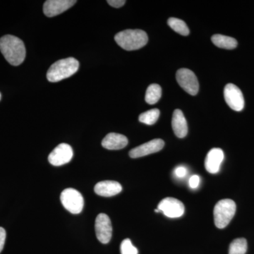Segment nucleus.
<instances>
[{"instance_id":"39448f33","label":"nucleus","mask_w":254,"mask_h":254,"mask_svg":"<svg viewBox=\"0 0 254 254\" xmlns=\"http://www.w3.org/2000/svg\"><path fill=\"white\" fill-rule=\"evenodd\" d=\"M62 204L72 214H78L83 210L84 199L78 190L72 188L66 189L60 195Z\"/></svg>"},{"instance_id":"2eb2a0df","label":"nucleus","mask_w":254,"mask_h":254,"mask_svg":"<svg viewBox=\"0 0 254 254\" xmlns=\"http://www.w3.org/2000/svg\"><path fill=\"white\" fill-rule=\"evenodd\" d=\"M128 144V139L123 134L110 133L103 138L102 145L108 150H120Z\"/></svg>"},{"instance_id":"6e6552de","label":"nucleus","mask_w":254,"mask_h":254,"mask_svg":"<svg viewBox=\"0 0 254 254\" xmlns=\"http://www.w3.org/2000/svg\"><path fill=\"white\" fill-rule=\"evenodd\" d=\"M225 102L231 109L240 112L245 108V98L240 88L235 84L228 83L224 89Z\"/></svg>"},{"instance_id":"9d476101","label":"nucleus","mask_w":254,"mask_h":254,"mask_svg":"<svg viewBox=\"0 0 254 254\" xmlns=\"http://www.w3.org/2000/svg\"><path fill=\"white\" fill-rule=\"evenodd\" d=\"M158 209L165 216L170 218H180L185 213V205L183 203L177 198L171 197L162 200L158 204Z\"/></svg>"},{"instance_id":"6ab92c4d","label":"nucleus","mask_w":254,"mask_h":254,"mask_svg":"<svg viewBox=\"0 0 254 254\" xmlns=\"http://www.w3.org/2000/svg\"><path fill=\"white\" fill-rule=\"evenodd\" d=\"M168 23L170 27L182 36H187L190 34V29L185 21L177 18H170Z\"/></svg>"},{"instance_id":"4468645a","label":"nucleus","mask_w":254,"mask_h":254,"mask_svg":"<svg viewBox=\"0 0 254 254\" xmlns=\"http://www.w3.org/2000/svg\"><path fill=\"white\" fill-rule=\"evenodd\" d=\"M122 190L123 187L119 182L110 180L98 182L94 188L95 193L104 197L113 196L120 193Z\"/></svg>"},{"instance_id":"a878e982","label":"nucleus","mask_w":254,"mask_h":254,"mask_svg":"<svg viewBox=\"0 0 254 254\" xmlns=\"http://www.w3.org/2000/svg\"><path fill=\"white\" fill-rule=\"evenodd\" d=\"M175 173L176 176L179 177V178H183V177L186 176L187 170V169L184 168V167H178V168L175 170Z\"/></svg>"},{"instance_id":"bb28decb","label":"nucleus","mask_w":254,"mask_h":254,"mask_svg":"<svg viewBox=\"0 0 254 254\" xmlns=\"http://www.w3.org/2000/svg\"><path fill=\"white\" fill-rule=\"evenodd\" d=\"M1 93H0V100H1Z\"/></svg>"},{"instance_id":"f03ea898","label":"nucleus","mask_w":254,"mask_h":254,"mask_svg":"<svg viewBox=\"0 0 254 254\" xmlns=\"http://www.w3.org/2000/svg\"><path fill=\"white\" fill-rule=\"evenodd\" d=\"M118 46L123 49L132 51L143 48L148 41V35L142 30H125L115 36Z\"/></svg>"},{"instance_id":"ddd939ff","label":"nucleus","mask_w":254,"mask_h":254,"mask_svg":"<svg viewBox=\"0 0 254 254\" xmlns=\"http://www.w3.org/2000/svg\"><path fill=\"white\" fill-rule=\"evenodd\" d=\"M224 160V153L220 148H213L208 152L205 160V168L210 174L220 171V165Z\"/></svg>"},{"instance_id":"dca6fc26","label":"nucleus","mask_w":254,"mask_h":254,"mask_svg":"<svg viewBox=\"0 0 254 254\" xmlns=\"http://www.w3.org/2000/svg\"><path fill=\"white\" fill-rule=\"evenodd\" d=\"M172 126L175 135L178 138H185L187 136L188 133V126L186 118L182 110L177 109L174 111Z\"/></svg>"},{"instance_id":"7ed1b4c3","label":"nucleus","mask_w":254,"mask_h":254,"mask_svg":"<svg viewBox=\"0 0 254 254\" xmlns=\"http://www.w3.org/2000/svg\"><path fill=\"white\" fill-rule=\"evenodd\" d=\"M79 63L73 58H66L56 62L50 66L47 72V78L50 82H59L70 77L78 71Z\"/></svg>"},{"instance_id":"393cba45","label":"nucleus","mask_w":254,"mask_h":254,"mask_svg":"<svg viewBox=\"0 0 254 254\" xmlns=\"http://www.w3.org/2000/svg\"><path fill=\"white\" fill-rule=\"evenodd\" d=\"M200 179L198 175H193L190 180V188L195 189L199 185Z\"/></svg>"},{"instance_id":"f3484780","label":"nucleus","mask_w":254,"mask_h":254,"mask_svg":"<svg viewBox=\"0 0 254 254\" xmlns=\"http://www.w3.org/2000/svg\"><path fill=\"white\" fill-rule=\"evenodd\" d=\"M211 41L215 46L222 49L232 50L237 48L238 43L232 37L216 34L212 36Z\"/></svg>"},{"instance_id":"1a4fd4ad","label":"nucleus","mask_w":254,"mask_h":254,"mask_svg":"<svg viewBox=\"0 0 254 254\" xmlns=\"http://www.w3.org/2000/svg\"><path fill=\"white\" fill-rule=\"evenodd\" d=\"M72 148L66 143H60L48 156L49 163L53 166H62L69 163L73 158Z\"/></svg>"},{"instance_id":"4be33fe9","label":"nucleus","mask_w":254,"mask_h":254,"mask_svg":"<svg viewBox=\"0 0 254 254\" xmlns=\"http://www.w3.org/2000/svg\"><path fill=\"white\" fill-rule=\"evenodd\" d=\"M122 254H138V250L132 245L129 239L123 240L120 247Z\"/></svg>"},{"instance_id":"0eeeda50","label":"nucleus","mask_w":254,"mask_h":254,"mask_svg":"<svg viewBox=\"0 0 254 254\" xmlns=\"http://www.w3.org/2000/svg\"><path fill=\"white\" fill-rule=\"evenodd\" d=\"M95 233L98 240L102 244L109 243L113 235L111 220L108 215L100 213L97 216L95 222Z\"/></svg>"},{"instance_id":"aec40b11","label":"nucleus","mask_w":254,"mask_h":254,"mask_svg":"<svg viewBox=\"0 0 254 254\" xmlns=\"http://www.w3.org/2000/svg\"><path fill=\"white\" fill-rule=\"evenodd\" d=\"M247 241L245 238L233 240L229 247V254H245L247 251Z\"/></svg>"},{"instance_id":"9b49d317","label":"nucleus","mask_w":254,"mask_h":254,"mask_svg":"<svg viewBox=\"0 0 254 254\" xmlns=\"http://www.w3.org/2000/svg\"><path fill=\"white\" fill-rule=\"evenodd\" d=\"M164 145H165V142L163 140L155 138L130 150L129 156L131 158H141L145 155L160 151L163 149Z\"/></svg>"},{"instance_id":"5701e85b","label":"nucleus","mask_w":254,"mask_h":254,"mask_svg":"<svg viewBox=\"0 0 254 254\" xmlns=\"http://www.w3.org/2000/svg\"><path fill=\"white\" fill-rule=\"evenodd\" d=\"M5 240H6V231L4 228L0 227V253L4 249Z\"/></svg>"},{"instance_id":"423d86ee","label":"nucleus","mask_w":254,"mask_h":254,"mask_svg":"<svg viewBox=\"0 0 254 254\" xmlns=\"http://www.w3.org/2000/svg\"><path fill=\"white\" fill-rule=\"evenodd\" d=\"M179 85L189 94L195 95L199 90V84L196 76L188 68H180L176 74Z\"/></svg>"},{"instance_id":"f8f14e48","label":"nucleus","mask_w":254,"mask_h":254,"mask_svg":"<svg viewBox=\"0 0 254 254\" xmlns=\"http://www.w3.org/2000/svg\"><path fill=\"white\" fill-rule=\"evenodd\" d=\"M74 0H48L43 5V12L48 17L58 16L76 4Z\"/></svg>"},{"instance_id":"412c9836","label":"nucleus","mask_w":254,"mask_h":254,"mask_svg":"<svg viewBox=\"0 0 254 254\" xmlns=\"http://www.w3.org/2000/svg\"><path fill=\"white\" fill-rule=\"evenodd\" d=\"M159 116H160V110L158 109L150 110L141 114L138 120L141 123L145 124L147 125H153L158 121Z\"/></svg>"},{"instance_id":"20e7f679","label":"nucleus","mask_w":254,"mask_h":254,"mask_svg":"<svg viewBox=\"0 0 254 254\" xmlns=\"http://www.w3.org/2000/svg\"><path fill=\"white\" fill-rule=\"evenodd\" d=\"M236 203L231 199L219 200L214 207V222L219 229H223L231 222L236 213Z\"/></svg>"},{"instance_id":"a211bd4d","label":"nucleus","mask_w":254,"mask_h":254,"mask_svg":"<svg viewBox=\"0 0 254 254\" xmlns=\"http://www.w3.org/2000/svg\"><path fill=\"white\" fill-rule=\"evenodd\" d=\"M162 88L160 85L153 83L150 85L147 88L145 93V100L148 104L154 105L158 103L159 100L161 98Z\"/></svg>"},{"instance_id":"b1692460","label":"nucleus","mask_w":254,"mask_h":254,"mask_svg":"<svg viewBox=\"0 0 254 254\" xmlns=\"http://www.w3.org/2000/svg\"><path fill=\"white\" fill-rule=\"evenodd\" d=\"M107 2L110 5V6H113L115 8H120L125 5L126 3V1L125 0H108Z\"/></svg>"},{"instance_id":"f257e3e1","label":"nucleus","mask_w":254,"mask_h":254,"mask_svg":"<svg viewBox=\"0 0 254 254\" xmlns=\"http://www.w3.org/2000/svg\"><path fill=\"white\" fill-rule=\"evenodd\" d=\"M0 51L6 61L13 66L21 64L26 58L24 43L17 37L11 35L0 38Z\"/></svg>"}]
</instances>
